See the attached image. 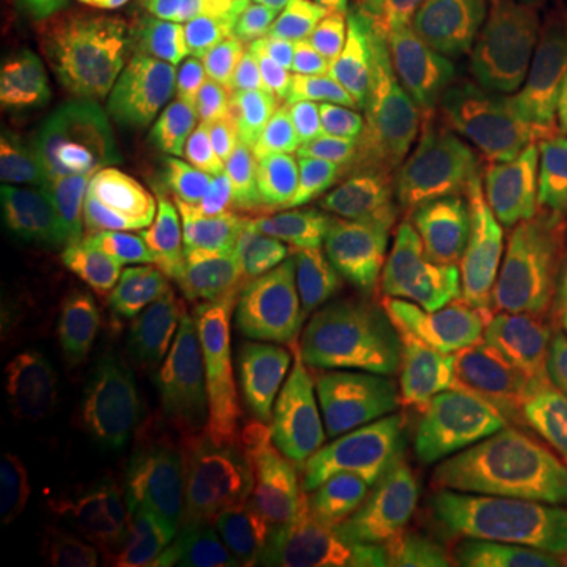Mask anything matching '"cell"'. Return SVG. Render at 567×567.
<instances>
[{"instance_id": "1", "label": "cell", "mask_w": 567, "mask_h": 567, "mask_svg": "<svg viewBox=\"0 0 567 567\" xmlns=\"http://www.w3.org/2000/svg\"><path fill=\"white\" fill-rule=\"evenodd\" d=\"M80 92L107 148L152 196L203 199L252 133L262 58L230 32L142 25L85 41Z\"/></svg>"}, {"instance_id": "2", "label": "cell", "mask_w": 567, "mask_h": 567, "mask_svg": "<svg viewBox=\"0 0 567 567\" xmlns=\"http://www.w3.org/2000/svg\"><path fill=\"white\" fill-rule=\"evenodd\" d=\"M63 293L99 360L136 350L183 357L244 324L215 227L177 196L123 205L82 246Z\"/></svg>"}, {"instance_id": "3", "label": "cell", "mask_w": 567, "mask_h": 567, "mask_svg": "<svg viewBox=\"0 0 567 567\" xmlns=\"http://www.w3.org/2000/svg\"><path fill=\"white\" fill-rule=\"evenodd\" d=\"M353 177L350 130L271 107L227 167L215 224L252 256H287L338 205Z\"/></svg>"}, {"instance_id": "4", "label": "cell", "mask_w": 567, "mask_h": 567, "mask_svg": "<svg viewBox=\"0 0 567 567\" xmlns=\"http://www.w3.org/2000/svg\"><path fill=\"white\" fill-rule=\"evenodd\" d=\"M10 454L48 483L99 495L133 492V473L107 404L85 375L51 379L7 369L0 379Z\"/></svg>"}, {"instance_id": "5", "label": "cell", "mask_w": 567, "mask_h": 567, "mask_svg": "<svg viewBox=\"0 0 567 567\" xmlns=\"http://www.w3.org/2000/svg\"><path fill=\"white\" fill-rule=\"evenodd\" d=\"M347 404L363 432L369 498L470 502L476 473L498 442V432L470 420L413 432L401 425L394 410L365 404L353 394H347Z\"/></svg>"}, {"instance_id": "6", "label": "cell", "mask_w": 567, "mask_h": 567, "mask_svg": "<svg viewBox=\"0 0 567 567\" xmlns=\"http://www.w3.org/2000/svg\"><path fill=\"white\" fill-rule=\"evenodd\" d=\"M177 385L230 425L262 439L281 457L312 432V401L281 365L227 334H208L181 357Z\"/></svg>"}, {"instance_id": "7", "label": "cell", "mask_w": 567, "mask_h": 567, "mask_svg": "<svg viewBox=\"0 0 567 567\" xmlns=\"http://www.w3.org/2000/svg\"><path fill=\"white\" fill-rule=\"evenodd\" d=\"M102 181L80 114L39 102L10 117L0 136V203L13 218H51L99 203Z\"/></svg>"}, {"instance_id": "8", "label": "cell", "mask_w": 567, "mask_h": 567, "mask_svg": "<svg viewBox=\"0 0 567 567\" xmlns=\"http://www.w3.org/2000/svg\"><path fill=\"white\" fill-rule=\"evenodd\" d=\"M350 404L331 391H316V425L281 473L309 507V529L338 558H353L369 529V483L360 432Z\"/></svg>"}, {"instance_id": "9", "label": "cell", "mask_w": 567, "mask_h": 567, "mask_svg": "<svg viewBox=\"0 0 567 567\" xmlns=\"http://www.w3.org/2000/svg\"><path fill=\"white\" fill-rule=\"evenodd\" d=\"M262 99L324 123L357 130L379 111L369 51L312 32H287L262 58Z\"/></svg>"}, {"instance_id": "10", "label": "cell", "mask_w": 567, "mask_h": 567, "mask_svg": "<svg viewBox=\"0 0 567 567\" xmlns=\"http://www.w3.org/2000/svg\"><path fill=\"white\" fill-rule=\"evenodd\" d=\"M353 567H492L470 502L369 498V529Z\"/></svg>"}, {"instance_id": "11", "label": "cell", "mask_w": 567, "mask_h": 567, "mask_svg": "<svg viewBox=\"0 0 567 567\" xmlns=\"http://www.w3.org/2000/svg\"><path fill=\"white\" fill-rule=\"evenodd\" d=\"M181 353L174 350H136L99 360L82 372L107 404L114 429L133 473L136 488L158 486L167 480V404L177 379Z\"/></svg>"}, {"instance_id": "12", "label": "cell", "mask_w": 567, "mask_h": 567, "mask_svg": "<svg viewBox=\"0 0 567 567\" xmlns=\"http://www.w3.org/2000/svg\"><path fill=\"white\" fill-rule=\"evenodd\" d=\"M502 439L488 451L470 492L492 565L543 543L567 524V483L517 464Z\"/></svg>"}, {"instance_id": "13", "label": "cell", "mask_w": 567, "mask_h": 567, "mask_svg": "<svg viewBox=\"0 0 567 567\" xmlns=\"http://www.w3.org/2000/svg\"><path fill=\"white\" fill-rule=\"evenodd\" d=\"M394 221L388 208L353 196L334 208L300 262L303 287L331 309L360 312L369 306L372 284L391 259Z\"/></svg>"}, {"instance_id": "14", "label": "cell", "mask_w": 567, "mask_h": 567, "mask_svg": "<svg viewBox=\"0 0 567 567\" xmlns=\"http://www.w3.org/2000/svg\"><path fill=\"white\" fill-rule=\"evenodd\" d=\"M0 357L7 365L70 369L80 375L99 363L66 293L51 290L20 262H3L0 275Z\"/></svg>"}, {"instance_id": "15", "label": "cell", "mask_w": 567, "mask_h": 567, "mask_svg": "<svg viewBox=\"0 0 567 567\" xmlns=\"http://www.w3.org/2000/svg\"><path fill=\"white\" fill-rule=\"evenodd\" d=\"M555 193L533 181H476L464 186L461 224L473 240L480 284L505 297L533 246L555 218Z\"/></svg>"}, {"instance_id": "16", "label": "cell", "mask_w": 567, "mask_h": 567, "mask_svg": "<svg viewBox=\"0 0 567 567\" xmlns=\"http://www.w3.org/2000/svg\"><path fill=\"white\" fill-rule=\"evenodd\" d=\"M123 524L171 567H234L246 546L237 520L167 480L130 492Z\"/></svg>"}, {"instance_id": "17", "label": "cell", "mask_w": 567, "mask_h": 567, "mask_svg": "<svg viewBox=\"0 0 567 567\" xmlns=\"http://www.w3.org/2000/svg\"><path fill=\"white\" fill-rule=\"evenodd\" d=\"M451 344L466 379V420L480 425L527 423L514 372V316L505 297L480 284L451 324Z\"/></svg>"}, {"instance_id": "18", "label": "cell", "mask_w": 567, "mask_h": 567, "mask_svg": "<svg viewBox=\"0 0 567 567\" xmlns=\"http://www.w3.org/2000/svg\"><path fill=\"white\" fill-rule=\"evenodd\" d=\"M473 39H476L473 32H461V29L406 25L369 44L375 107L382 114L404 117L435 85L466 70Z\"/></svg>"}, {"instance_id": "19", "label": "cell", "mask_w": 567, "mask_h": 567, "mask_svg": "<svg viewBox=\"0 0 567 567\" xmlns=\"http://www.w3.org/2000/svg\"><path fill=\"white\" fill-rule=\"evenodd\" d=\"M420 347L394 338L382 324L334 316L328 324V363L347 394L365 404L398 410L423 369Z\"/></svg>"}, {"instance_id": "20", "label": "cell", "mask_w": 567, "mask_h": 567, "mask_svg": "<svg viewBox=\"0 0 567 567\" xmlns=\"http://www.w3.org/2000/svg\"><path fill=\"white\" fill-rule=\"evenodd\" d=\"M167 483L205 498L244 529L309 527V507L287 483L284 473L252 466L246 461H208L174 466Z\"/></svg>"}, {"instance_id": "21", "label": "cell", "mask_w": 567, "mask_h": 567, "mask_svg": "<svg viewBox=\"0 0 567 567\" xmlns=\"http://www.w3.org/2000/svg\"><path fill=\"white\" fill-rule=\"evenodd\" d=\"M492 102V85L476 73L461 70L447 76L404 114L413 152L464 183L466 145Z\"/></svg>"}, {"instance_id": "22", "label": "cell", "mask_w": 567, "mask_h": 567, "mask_svg": "<svg viewBox=\"0 0 567 567\" xmlns=\"http://www.w3.org/2000/svg\"><path fill=\"white\" fill-rule=\"evenodd\" d=\"M514 372L527 423L567 416V306L514 322Z\"/></svg>"}, {"instance_id": "23", "label": "cell", "mask_w": 567, "mask_h": 567, "mask_svg": "<svg viewBox=\"0 0 567 567\" xmlns=\"http://www.w3.org/2000/svg\"><path fill=\"white\" fill-rule=\"evenodd\" d=\"M365 309L375 324L420 350H435L451 341V324L429 300L416 265V249L410 244L401 246L379 271Z\"/></svg>"}, {"instance_id": "24", "label": "cell", "mask_w": 567, "mask_h": 567, "mask_svg": "<svg viewBox=\"0 0 567 567\" xmlns=\"http://www.w3.org/2000/svg\"><path fill=\"white\" fill-rule=\"evenodd\" d=\"M167 451L174 466L208 464V461H278L275 447L230 425L203 406L186 388L174 382L167 404Z\"/></svg>"}, {"instance_id": "25", "label": "cell", "mask_w": 567, "mask_h": 567, "mask_svg": "<svg viewBox=\"0 0 567 567\" xmlns=\"http://www.w3.org/2000/svg\"><path fill=\"white\" fill-rule=\"evenodd\" d=\"M555 25L558 22L502 0L495 13L480 25L466 70L488 85H505L524 73H533L555 35Z\"/></svg>"}, {"instance_id": "26", "label": "cell", "mask_w": 567, "mask_h": 567, "mask_svg": "<svg viewBox=\"0 0 567 567\" xmlns=\"http://www.w3.org/2000/svg\"><path fill=\"white\" fill-rule=\"evenodd\" d=\"M464 183L439 164L416 158L394 186L388 215L404 244H425L461 227Z\"/></svg>"}, {"instance_id": "27", "label": "cell", "mask_w": 567, "mask_h": 567, "mask_svg": "<svg viewBox=\"0 0 567 567\" xmlns=\"http://www.w3.org/2000/svg\"><path fill=\"white\" fill-rule=\"evenodd\" d=\"M394 416L413 432H429L466 420L464 365L451 341L435 350H425L423 369L413 388L406 391L404 404L394 410Z\"/></svg>"}, {"instance_id": "28", "label": "cell", "mask_w": 567, "mask_h": 567, "mask_svg": "<svg viewBox=\"0 0 567 567\" xmlns=\"http://www.w3.org/2000/svg\"><path fill=\"white\" fill-rule=\"evenodd\" d=\"M416 249V265L423 278L425 293L435 306V312L454 324L461 316L466 300L480 287V265H476V249L470 234L461 227L447 230L442 237H432L425 244H410Z\"/></svg>"}, {"instance_id": "29", "label": "cell", "mask_w": 567, "mask_h": 567, "mask_svg": "<svg viewBox=\"0 0 567 567\" xmlns=\"http://www.w3.org/2000/svg\"><path fill=\"white\" fill-rule=\"evenodd\" d=\"M410 148L413 142L406 133V123H401L398 114H379L365 123L363 136L353 148V177H350L353 196L388 208L394 186L413 162Z\"/></svg>"}, {"instance_id": "30", "label": "cell", "mask_w": 567, "mask_h": 567, "mask_svg": "<svg viewBox=\"0 0 567 567\" xmlns=\"http://www.w3.org/2000/svg\"><path fill=\"white\" fill-rule=\"evenodd\" d=\"M505 306L514 322L539 309L567 306V212L555 215L533 246L520 275L507 287Z\"/></svg>"}, {"instance_id": "31", "label": "cell", "mask_w": 567, "mask_h": 567, "mask_svg": "<svg viewBox=\"0 0 567 567\" xmlns=\"http://www.w3.org/2000/svg\"><path fill=\"white\" fill-rule=\"evenodd\" d=\"M498 102L511 111L517 133L524 142L533 181L555 193L558 203H567V133L548 121L546 114L529 102L520 80L498 85Z\"/></svg>"}, {"instance_id": "32", "label": "cell", "mask_w": 567, "mask_h": 567, "mask_svg": "<svg viewBox=\"0 0 567 567\" xmlns=\"http://www.w3.org/2000/svg\"><path fill=\"white\" fill-rule=\"evenodd\" d=\"M476 181H533L517 123L498 99L488 104L466 145L464 186Z\"/></svg>"}, {"instance_id": "33", "label": "cell", "mask_w": 567, "mask_h": 567, "mask_svg": "<svg viewBox=\"0 0 567 567\" xmlns=\"http://www.w3.org/2000/svg\"><path fill=\"white\" fill-rule=\"evenodd\" d=\"M35 20L70 41L99 39L136 13V0H29Z\"/></svg>"}, {"instance_id": "34", "label": "cell", "mask_w": 567, "mask_h": 567, "mask_svg": "<svg viewBox=\"0 0 567 567\" xmlns=\"http://www.w3.org/2000/svg\"><path fill=\"white\" fill-rule=\"evenodd\" d=\"M234 567H338V555L316 533L281 527L246 539Z\"/></svg>"}, {"instance_id": "35", "label": "cell", "mask_w": 567, "mask_h": 567, "mask_svg": "<svg viewBox=\"0 0 567 567\" xmlns=\"http://www.w3.org/2000/svg\"><path fill=\"white\" fill-rule=\"evenodd\" d=\"M287 10L306 32L353 44L363 17V0H287Z\"/></svg>"}, {"instance_id": "36", "label": "cell", "mask_w": 567, "mask_h": 567, "mask_svg": "<svg viewBox=\"0 0 567 567\" xmlns=\"http://www.w3.org/2000/svg\"><path fill=\"white\" fill-rule=\"evenodd\" d=\"M505 451L517 464L533 466L567 483V425L555 429H524L502 439Z\"/></svg>"}, {"instance_id": "37", "label": "cell", "mask_w": 567, "mask_h": 567, "mask_svg": "<svg viewBox=\"0 0 567 567\" xmlns=\"http://www.w3.org/2000/svg\"><path fill=\"white\" fill-rule=\"evenodd\" d=\"M410 17H413V0H363V17L357 25L353 44L369 48L391 32L410 25Z\"/></svg>"}, {"instance_id": "38", "label": "cell", "mask_w": 567, "mask_h": 567, "mask_svg": "<svg viewBox=\"0 0 567 567\" xmlns=\"http://www.w3.org/2000/svg\"><path fill=\"white\" fill-rule=\"evenodd\" d=\"M517 80H520L524 92L529 95V102L536 104L558 130L567 133V76L546 73V70H533V73H524Z\"/></svg>"}, {"instance_id": "39", "label": "cell", "mask_w": 567, "mask_h": 567, "mask_svg": "<svg viewBox=\"0 0 567 567\" xmlns=\"http://www.w3.org/2000/svg\"><path fill=\"white\" fill-rule=\"evenodd\" d=\"M492 567H567V524L546 536L543 543L524 548L505 561H495Z\"/></svg>"}, {"instance_id": "40", "label": "cell", "mask_w": 567, "mask_h": 567, "mask_svg": "<svg viewBox=\"0 0 567 567\" xmlns=\"http://www.w3.org/2000/svg\"><path fill=\"white\" fill-rule=\"evenodd\" d=\"M259 0H181L177 13L203 17V20H234L246 10H252Z\"/></svg>"}, {"instance_id": "41", "label": "cell", "mask_w": 567, "mask_h": 567, "mask_svg": "<svg viewBox=\"0 0 567 567\" xmlns=\"http://www.w3.org/2000/svg\"><path fill=\"white\" fill-rule=\"evenodd\" d=\"M536 70H546V73H558V76H567V20L561 22V29L551 35V41L546 44L543 58H539V66Z\"/></svg>"}, {"instance_id": "42", "label": "cell", "mask_w": 567, "mask_h": 567, "mask_svg": "<svg viewBox=\"0 0 567 567\" xmlns=\"http://www.w3.org/2000/svg\"><path fill=\"white\" fill-rule=\"evenodd\" d=\"M505 3H514V7L533 10V13H539V17H546V20H551V22L567 20V0H505Z\"/></svg>"}, {"instance_id": "43", "label": "cell", "mask_w": 567, "mask_h": 567, "mask_svg": "<svg viewBox=\"0 0 567 567\" xmlns=\"http://www.w3.org/2000/svg\"><path fill=\"white\" fill-rule=\"evenodd\" d=\"M155 3H162L167 10H181V0H155Z\"/></svg>"}]
</instances>
